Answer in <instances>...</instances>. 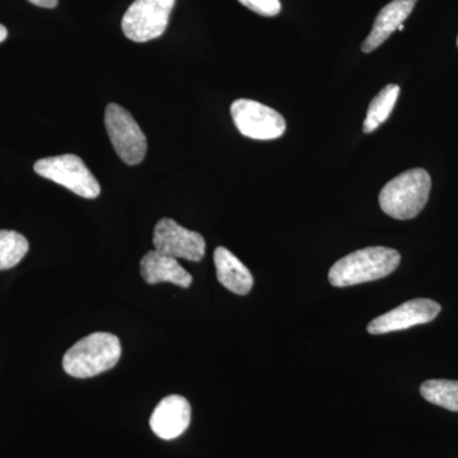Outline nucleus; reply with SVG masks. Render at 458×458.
Wrapping results in <instances>:
<instances>
[{
  "label": "nucleus",
  "instance_id": "f257e3e1",
  "mask_svg": "<svg viewBox=\"0 0 458 458\" xmlns=\"http://www.w3.org/2000/svg\"><path fill=\"white\" fill-rule=\"evenodd\" d=\"M401 255L394 249L372 246L344 256L328 271V282L337 288L386 278L399 267Z\"/></svg>",
  "mask_w": 458,
  "mask_h": 458
},
{
  "label": "nucleus",
  "instance_id": "f03ea898",
  "mask_svg": "<svg viewBox=\"0 0 458 458\" xmlns=\"http://www.w3.org/2000/svg\"><path fill=\"white\" fill-rule=\"evenodd\" d=\"M432 189V179L423 168L403 172L379 192L384 213L399 221L415 218L426 208Z\"/></svg>",
  "mask_w": 458,
  "mask_h": 458
},
{
  "label": "nucleus",
  "instance_id": "7ed1b4c3",
  "mask_svg": "<svg viewBox=\"0 0 458 458\" xmlns=\"http://www.w3.org/2000/svg\"><path fill=\"white\" fill-rule=\"evenodd\" d=\"M119 337L95 333L75 343L63 358V369L74 378H89L107 372L122 358Z\"/></svg>",
  "mask_w": 458,
  "mask_h": 458
},
{
  "label": "nucleus",
  "instance_id": "20e7f679",
  "mask_svg": "<svg viewBox=\"0 0 458 458\" xmlns=\"http://www.w3.org/2000/svg\"><path fill=\"white\" fill-rule=\"evenodd\" d=\"M33 170L44 179L59 183L80 197L96 199L101 194L98 179L78 156L63 155L38 159Z\"/></svg>",
  "mask_w": 458,
  "mask_h": 458
},
{
  "label": "nucleus",
  "instance_id": "39448f33",
  "mask_svg": "<svg viewBox=\"0 0 458 458\" xmlns=\"http://www.w3.org/2000/svg\"><path fill=\"white\" fill-rule=\"evenodd\" d=\"M105 125L111 144L122 161L129 165L141 164L147 153V137L131 114L120 105H107Z\"/></svg>",
  "mask_w": 458,
  "mask_h": 458
},
{
  "label": "nucleus",
  "instance_id": "423d86ee",
  "mask_svg": "<svg viewBox=\"0 0 458 458\" xmlns=\"http://www.w3.org/2000/svg\"><path fill=\"white\" fill-rule=\"evenodd\" d=\"M176 0H135L123 14V35L134 42L158 38L167 29Z\"/></svg>",
  "mask_w": 458,
  "mask_h": 458
},
{
  "label": "nucleus",
  "instance_id": "0eeeda50",
  "mask_svg": "<svg viewBox=\"0 0 458 458\" xmlns=\"http://www.w3.org/2000/svg\"><path fill=\"white\" fill-rule=\"evenodd\" d=\"M231 114L238 131L250 140H274L285 132L284 117L254 99H236L231 105Z\"/></svg>",
  "mask_w": 458,
  "mask_h": 458
},
{
  "label": "nucleus",
  "instance_id": "6e6552de",
  "mask_svg": "<svg viewBox=\"0 0 458 458\" xmlns=\"http://www.w3.org/2000/svg\"><path fill=\"white\" fill-rule=\"evenodd\" d=\"M153 245L156 251L174 259L199 262L205 256L204 237L198 232L183 228L170 218L157 223Z\"/></svg>",
  "mask_w": 458,
  "mask_h": 458
},
{
  "label": "nucleus",
  "instance_id": "1a4fd4ad",
  "mask_svg": "<svg viewBox=\"0 0 458 458\" xmlns=\"http://www.w3.org/2000/svg\"><path fill=\"white\" fill-rule=\"evenodd\" d=\"M442 311L441 304L428 298H417L401 304L385 315L373 319L367 327L370 335L403 331L406 328L429 324Z\"/></svg>",
  "mask_w": 458,
  "mask_h": 458
},
{
  "label": "nucleus",
  "instance_id": "9d476101",
  "mask_svg": "<svg viewBox=\"0 0 458 458\" xmlns=\"http://www.w3.org/2000/svg\"><path fill=\"white\" fill-rule=\"evenodd\" d=\"M190 421L191 406L189 401L179 394H171L157 405L149 424L157 437L171 441L186 432Z\"/></svg>",
  "mask_w": 458,
  "mask_h": 458
},
{
  "label": "nucleus",
  "instance_id": "9b49d317",
  "mask_svg": "<svg viewBox=\"0 0 458 458\" xmlns=\"http://www.w3.org/2000/svg\"><path fill=\"white\" fill-rule=\"evenodd\" d=\"M418 0H393L382 8V11L377 14L372 31L361 45V51L369 54L378 49L399 29V26L403 25V22L408 20Z\"/></svg>",
  "mask_w": 458,
  "mask_h": 458
},
{
  "label": "nucleus",
  "instance_id": "f8f14e48",
  "mask_svg": "<svg viewBox=\"0 0 458 458\" xmlns=\"http://www.w3.org/2000/svg\"><path fill=\"white\" fill-rule=\"evenodd\" d=\"M140 274L148 284L157 283H172V284L189 288L192 276L183 269L177 259L161 254V252H148L140 261Z\"/></svg>",
  "mask_w": 458,
  "mask_h": 458
},
{
  "label": "nucleus",
  "instance_id": "ddd939ff",
  "mask_svg": "<svg viewBox=\"0 0 458 458\" xmlns=\"http://www.w3.org/2000/svg\"><path fill=\"white\" fill-rule=\"evenodd\" d=\"M216 278L228 291L238 295H246L254 285V276L245 264L225 247H216L214 251Z\"/></svg>",
  "mask_w": 458,
  "mask_h": 458
},
{
  "label": "nucleus",
  "instance_id": "4468645a",
  "mask_svg": "<svg viewBox=\"0 0 458 458\" xmlns=\"http://www.w3.org/2000/svg\"><path fill=\"white\" fill-rule=\"evenodd\" d=\"M399 95L400 87L397 84H388L372 99L363 123V131L366 134L375 131L390 117Z\"/></svg>",
  "mask_w": 458,
  "mask_h": 458
},
{
  "label": "nucleus",
  "instance_id": "2eb2a0df",
  "mask_svg": "<svg viewBox=\"0 0 458 458\" xmlns=\"http://www.w3.org/2000/svg\"><path fill=\"white\" fill-rule=\"evenodd\" d=\"M420 394L433 405L458 412V381L428 379L420 386Z\"/></svg>",
  "mask_w": 458,
  "mask_h": 458
},
{
  "label": "nucleus",
  "instance_id": "dca6fc26",
  "mask_svg": "<svg viewBox=\"0 0 458 458\" xmlns=\"http://www.w3.org/2000/svg\"><path fill=\"white\" fill-rule=\"evenodd\" d=\"M29 241L16 231H0V270L20 264L29 252Z\"/></svg>",
  "mask_w": 458,
  "mask_h": 458
},
{
  "label": "nucleus",
  "instance_id": "f3484780",
  "mask_svg": "<svg viewBox=\"0 0 458 458\" xmlns=\"http://www.w3.org/2000/svg\"><path fill=\"white\" fill-rule=\"evenodd\" d=\"M238 2L249 8L250 11L264 17L278 16L282 11L279 0H238Z\"/></svg>",
  "mask_w": 458,
  "mask_h": 458
},
{
  "label": "nucleus",
  "instance_id": "a211bd4d",
  "mask_svg": "<svg viewBox=\"0 0 458 458\" xmlns=\"http://www.w3.org/2000/svg\"><path fill=\"white\" fill-rule=\"evenodd\" d=\"M29 2L41 8H55L59 0H29Z\"/></svg>",
  "mask_w": 458,
  "mask_h": 458
},
{
  "label": "nucleus",
  "instance_id": "6ab92c4d",
  "mask_svg": "<svg viewBox=\"0 0 458 458\" xmlns=\"http://www.w3.org/2000/svg\"><path fill=\"white\" fill-rule=\"evenodd\" d=\"M8 31L7 29H5L4 26L0 25V42H3L7 38Z\"/></svg>",
  "mask_w": 458,
  "mask_h": 458
},
{
  "label": "nucleus",
  "instance_id": "aec40b11",
  "mask_svg": "<svg viewBox=\"0 0 458 458\" xmlns=\"http://www.w3.org/2000/svg\"><path fill=\"white\" fill-rule=\"evenodd\" d=\"M397 30H399V31H403V25H400V26H399V29H397Z\"/></svg>",
  "mask_w": 458,
  "mask_h": 458
},
{
  "label": "nucleus",
  "instance_id": "412c9836",
  "mask_svg": "<svg viewBox=\"0 0 458 458\" xmlns=\"http://www.w3.org/2000/svg\"><path fill=\"white\" fill-rule=\"evenodd\" d=\"M457 47H458V38H457Z\"/></svg>",
  "mask_w": 458,
  "mask_h": 458
}]
</instances>
